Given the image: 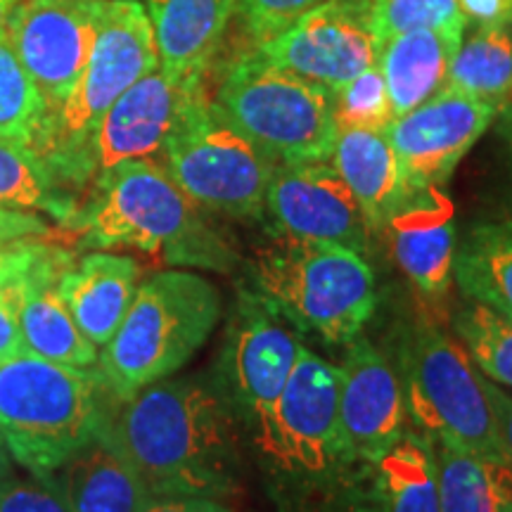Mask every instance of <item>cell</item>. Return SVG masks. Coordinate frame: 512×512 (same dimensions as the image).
Listing matches in <instances>:
<instances>
[{
	"label": "cell",
	"mask_w": 512,
	"mask_h": 512,
	"mask_svg": "<svg viewBox=\"0 0 512 512\" xmlns=\"http://www.w3.org/2000/svg\"><path fill=\"white\" fill-rule=\"evenodd\" d=\"M339 380V430L347 460L375 465L406 434V401L396 366L370 342L347 344Z\"/></svg>",
	"instance_id": "cell-17"
},
{
	"label": "cell",
	"mask_w": 512,
	"mask_h": 512,
	"mask_svg": "<svg viewBox=\"0 0 512 512\" xmlns=\"http://www.w3.org/2000/svg\"><path fill=\"white\" fill-rule=\"evenodd\" d=\"M491 512H512V467H496L494 510Z\"/></svg>",
	"instance_id": "cell-42"
},
{
	"label": "cell",
	"mask_w": 512,
	"mask_h": 512,
	"mask_svg": "<svg viewBox=\"0 0 512 512\" xmlns=\"http://www.w3.org/2000/svg\"><path fill=\"white\" fill-rule=\"evenodd\" d=\"M100 10L102 0H17L5 19L0 36L46 102V119L67 100L86 67Z\"/></svg>",
	"instance_id": "cell-13"
},
{
	"label": "cell",
	"mask_w": 512,
	"mask_h": 512,
	"mask_svg": "<svg viewBox=\"0 0 512 512\" xmlns=\"http://www.w3.org/2000/svg\"><path fill=\"white\" fill-rule=\"evenodd\" d=\"M95 249L138 247L176 266L226 273L235 254L204 223L200 207L155 159H133L105 171L72 219Z\"/></svg>",
	"instance_id": "cell-2"
},
{
	"label": "cell",
	"mask_w": 512,
	"mask_h": 512,
	"mask_svg": "<svg viewBox=\"0 0 512 512\" xmlns=\"http://www.w3.org/2000/svg\"><path fill=\"white\" fill-rule=\"evenodd\" d=\"M157 67L155 34L143 3L102 0L98 34L86 67L67 100L46 119L34 143V152L43 159L55 185L105 112Z\"/></svg>",
	"instance_id": "cell-9"
},
{
	"label": "cell",
	"mask_w": 512,
	"mask_h": 512,
	"mask_svg": "<svg viewBox=\"0 0 512 512\" xmlns=\"http://www.w3.org/2000/svg\"><path fill=\"white\" fill-rule=\"evenodd\" d=\"M482 387H484L486 399H489L491 411H494L498 434H501L503 451L512 465V394L505 392L501 384L486 380L484 375H482Z\"/></svg>",
	"instance_id": "cell-40"
},
{
	"label": "cell",
	"mask_w": 512,
	"mask_h": 512,
	"mask_svg": "<svg viewBox=\"0 0 512 512\" xmlns=\"http://www.w3.org/2000/svg\"><path fill=\"white\" fill-rule=\"evenodd\" d=\"M337 128H377L387 131L394 121L387 83L380 67L373 64L332 93Z\"/></svg>",
	"instance_id": "cell-33"
},
{
	"label": "cell",
	"mask_w": 512,
	"mask_h": 512,
	"mask_svg": "<svg viewBox=\"0 0 512 512\" xmlns=\"http://www.w3.org/2000/svg\"><path fill=\"white\" fill-rule=\"evenodd\" d=\"M342 370L302 347L278 401L252 434L275 467L294 475H320L344 458L339 430Z\"/></svg>",
	"instance_id": "cell-10"
},
{
	"label": "cell",
	"mask_w": 512,
	"mask_h": 512,
	"mask_svg": "<svg viewBox=\"0 0 512 512\" xmlns=\"http://www.w3.org/2000/svg\"><path fill=\"white\" fill-rule=\"evenodd\" d=\"M396 361L406 413L427 437L475 453L491 465L512 467L484 394L482 373L463 347L422 318L403 332Z\"/></svg>",
	"instance_id": "cell-7"
},
{
	"label": "cell",
	"mask_w": 512,
	"mask_h": 512,
	"mask_svg": "<svg viewBox=\"0 0 512 512\" xmlns=\"http://www.w3.org/2000/svg\"><path fill=\"white\" fill-rule=\"evenodd\" d=\"M19 283L0 292V363L24 354L22 323H19Z\"/></svg>",
	"instance_id": "cell-37"
},
{
	"label": "cell",
	"mask_w": 512,
	"mask_h": 512,
	"mask_svg": "<svg viewBox=\"0 0 512 512\" xmlns=\"http://www.w3.org/2000/svg\"><path fill=\"white\" fill-rule=\"evenodd\" d=\"M48 479L72 512H145L155 501L136 467L105 434L79 448Z\"/></svg>",
	"instance_id": "cell-21"
},
{
	"label": "cell",
	"mask_w": 512,
	"mask_h": 512,
	"mask_svg": "<svg viewBox=\"0 0 512 512\" xmlns=\"http://www.w3.org/2000/svg\"><path fill=\"white\" fill-rule=\"evenodd\" d=\"M0 512H72L48 477L0 479Z\"/></svg>",
	"instance_id": "cell-35"
},
{
	"label": "cell",
	"mask_w": 512,
	"mask_h": 512,
	"mask_svg": "<svg viewBox=\"0 0 512 512\" xmlns=\"http://www.w3.org/2000/svg\"><path fill=\"white\" fill-rule=\"evenodd\" d=\"M0 207L46 209L67 221L76 211L34 147L8 138H0Z\"/></svg>",
	"instance_id": "cell-28"
},
{
	"label": "cell",
	"mask_w": 512,
	"mask_h": 512,
	"mask_svg": "<svg viewBox=\"0 0 512 512\" xmlns=\"http://www.w3.org/2000/svg\"><path fill=\"white\" fill-rule=\"evenodd\" d=\"M48 249V245L31 240H17L0 247V292L19 283L46 256Z\"/></svg>",
	"instance_id": "cell-36"
},
{
	"label": "cell",
	"mask_w": 512,
	"mask_h": 512,
	"mask_svg": "<svg viewBox=\"0 0 512 512\" xmlns=\"http://www.w3.org/2000/svg\"><path fill=\"white\" fill-rule=\"evenodd\" d=\"M266 216L278 235L335 242L358 254L370 247L373 235L356 197L328 162L275 166L266 192Z\"/></svg>",
	"instance_id": "cell-16"
},
{
	"label": "cell",
	"mask_w": 512,
	"mask_h": 512,
	"mask_svg": "<svg viewBox=\"0 0 512 512\" xmlns=\"http://www.w3.org/2000/svg\"><path fill=\"white\" fill-rule=\"evenodd\" d=\"M140 266L131 256L93 252L60 278L62 302L95 347H105L119 330L138 290Z\"/></svg>",
	"instance_id": "cell-22"
},
{
	"label": "cell",
	"mask_w": 512,
	"mask_h": 512,
	"mask_svg": "<svg viewBox=\"0 0 512 512\" xmlns=\"http://www.w3.org/2000/svg\"><path fill=\"white\" fill-rule=\"evenodd\" d=\"M211 105L275 164L328 162L337 143L332 91L254 53L228 64Z\"/></svg>",
	"instance_id": "cell-6"
},
{
	"label": "cell",
	"mask_w": 512,
	"mask_h": 512,
	"mask_svg": "<svg viewBox=\"0 0 512 512\" xmlns=\"http://www.w3.org/2000/svg\"><path fill=\"white\" fill-rule=\"evenodd\" d=\"M46 233L48 226L43 223L41 216L29 214V211H22L19 207H0V247Z\"/></svg>",
	"instance_id": "cell-39"
},
{
	"label": "cell",
	"mask_w": 512,
	"mask_h": 512,
	"mask_svg": "<svg viewBox=\"0 0 512 512\" xmlns=\"http://www.w3.org/2000/svg\"><path fill=\"white\" fill-rule=\"evenodd\" d=\"M100 373L69 368L36 354L0 363V437L12 460L34 477H48L110 420Z\"/></svg>",
	"instance_id": "cell-3"
},
{
	"label": "cell",
	"mask_w": 512,
	"mask_h": 512,
	"mask_svg": "<svg viewBox=\"0 0 512 512\" xmlns=\"http://www.w3.org/2000/svg\"><path fill=\"white\" fill-rule=\"evenodd\" d=\"M394 261L425 297H444L453 283L458 230L444 188L413 190L380 230Z\"/></svg>",
	"instance_id": "cell-18"
},
{
	"label": "cell",
	"mask_w": 512,
	"mask_h": 512,
	"mask_svg": "<svg viewBox=\"0 0 512 512\" xmlns=\"http://www.w3.org/2000/svg\"><path fill=\"white\" fill-rule=\"evenodd\" d=\"M380 50L363 0H325L254 53L335 93L377 64Z\"/></svg>",
	"instance_id": "cell-14"
},
{
	"label": "cell",
	"mask_w": 512,
	"mask_h": 512,
	"mask_svg": "<svg viewBox=\"0 0 512 512\" xmlns=\"http://www.w3.org/2000/svg\"><path fill=\"white\" fill-rule=\"evenodd\" d=\"M145 512H233L207 496H166L155 498Z\"/></svg>",
	"instance_id": "cell-41"
},
{
	"label": "cell",
	"mask_w": 512,
	"mask_h": 512,
	"mask_svg": "<svg viewBox=\"0 0 512 512\" xmlns=\"http://www.w3.org/2000/svg\"><path fill=\"white\" fill-rule=\"evenodd\" d=\"M46 114V102L34 81L24 72L10 43L0 36V138L34 147Z\"/></svg>",
	"instance_id": "cell-31"
},
{
	"label": "cell",
	"mask_w": 512,
	"mask_h": 512,
	"mask_svg": "<svg viewBox=\"0 0 512 512\" xmlns=\"http://www.w3.org/2000/svg\"><path fill=\"white\" fill-rule=\"evenodd\" d=\"M373 467L380 512H441L434 441L425 432L403 434Z\"/></svg>",
	"instance_id": "cell-26"
},
{
	"label": "cell",
	"mask_w": 512,
	"mask_h": 512,
	"mask_svg": "<svg viewBox=\"0 0 512 512\" xmlns=\"http://www.w3.org/2000/svg\"><path fill=\"white\" fill-rule=\"evenodd\" d=\"M451 325L472 366L486 380L512 389V320L467 299L453 313Z\"/></svg>",
	"instance_id": "cell-29"
},
{
	"label": "cell",
	"mask_w": 512,
	"mask_h": 512,
	"mask_svg": "<svg viewBox=\"0 0 512 512\" xmlns=\"http://www.w3.org/2000/svg\"><path fill=\"white\" fill-rule=\"evenodd\" d=\"M363 8L380 46L406 31L463 22L456 0H363Z\"/></svg>",
	"instance_id": "cell-32"
},
{
	"label": "cell",
	"mask_w": 512,
	"mask_h": 512,
	"mask_svg": "<svg viewBox=\"0 0 512 512\" xmlns=\"http://www.w3.org/2000/svg\"><path fill=\"white\" fill-rule=\"evenodd\" d=\"M162 166L200 209L238 221L266 216L275 162L211 105L197 86L162 147Z\"/></svg>",
	"instance_id": "cell-8"
},
{
	"label": "cell",
	"mask_w": 512,
	"mask_h": 512,
	"mask_svg": "<svg viewBox=\"0 0 512 512\" xmlns=\"http://www.w3.org/2000/svg\"><path fill=\"white\" fill-rule=\"evenodd\" d=\"M330 162L356 197L373 233H380L389 216L411 195L387 131L339 128Z\"/></svg>",
	"instance_id": "cell-24"
},
{
	"label": "cell",
	"mask_w": 512,
	"mask_h": 512,
	"mask_svg": "<svg viewBox=\"0 0 512 512\" xmlns=\"http://www.w3.org/2000/svg\"><path fill=\"white\" fill-rule=\"evenodd\" d=\"M302 347L299 330L261 294L240 292L228 320L216 382L252 434L278 401Z\"/></svg>",
	"instance_id": "cell-11"
},
{
	"label": "cell",
	"mask_w": 512,
	"mask_h": 512,
	"mask_svg": "<svg viewBox=\"0 0 512 512\" xmlns=\"http://www.w3.org/2000/svg\"><path fill=\"white\" fill-rule=\"evenodd\" d=\"M12 475V463H10V451L5 446L3 437H0V479L10 477Z\"/></svg>",
	"instance_id": "cell-44"
},
{
	"label": "cell",
	"mask_w": 512,
	"mask_h": 512,
	"mask_svg": "<svg viewBox=\"0 0 512 512\" xmlns=\"http://www.w3.org/2000/svg\"><path fill=\"white\" fill-rule=\"evenodd\" d=\"M69 266V254L50 247L46 256L19 280V323L24 347L29 354L48 358L60 366L91 368L98 363V347L79 330L57 290Z\"/></svg>",
	"instance_id": "cell-19"
},
{
	"label": "cell",
	"mask_w": 512,
	"mask_h": 512,
	"mask_svg": "<svg viewBox=\"0 0 512 512\" xmlns=\"http://www.w3.org/2000/svg\"><path fill=\"white\" fill-rule=\"evenodd\" d=\"M320 3L325 0H235V17L256 48Z\"/></svg>",
	"instance_id": "cell-34"
},
{
	"label": "cell",
	"mask_w": 512,
	"mask_h": 512,
	"mask_svg": "<svg viewBox=\"0 0 512 512\" xmlns=\"http://www.w3.org/2000/svg\"><path fill=\"white\" fill-rule=\"evenodd\" d=\"M159 69L183 83L204 81L235 17V0H143Z\"/></svg>",
	"instance_id": "cell-20"
},
{
	"label": "cell",
	"mask_w": 512,
	"mask_h": 512,
	"mask_svg": "<svg viewBox=\"0 0 512 512\" xmlns=\"http://www.w3.org/2000/svg\"><path fill=\"white\" fill-rule=\"evenodd\" d=\"M465 29L512 27V0H456Z\"/></svg>",
	"instance_id": "cell-38"
},
{
	"label": "cell",
	"mask_w": 512,
	"mask_h": 512,
	"mask_svg": "<svg viewBox=\"0 0 512 512\" xmlns=\"http://www.w3.org/2000/svg\"><path fill=\"white\" fill-rule=\"evenodd\" d=\"M17 0H0V34H3V27H5V19H8L12 5H15Z\"/></svg>",
	"instance_id": "cell-45"
},
{
	"label": "cell",
	"mask_w": 512,
	"mask_h": 512,
	"mask_svg": "<svg viewBox=\"0 0 512 512\" xmlns=\"http://www.w3.org/2000/svg\"><path fill=\"white\" fill-rule=\"evenodd\" d=\"M254 292L299 332L349 344L377 309L373 268L356 249L278 235L252 264Z\"/></svg>",
	"instance_id": "cell-4"
},
{
	"label": "cell",
	"mask_w": 512,
	"mask_h": 512,
	"mask_svg": "<svg viewBox=\"0 0 512 512\" xmlns=\"http://www.w3.org/2000/svg\"><path fill=\"white\" fill-rule=\"evenodd\" d=\"M453 280L465 299L512 320V216L465 230L456 247Z\"/></svg>",
	"instance_id": "cell-25"
},
{
	"label": "cell",
	"mask_w": 512,
	"mask_h": 512,
	"mask_svg": "<svg viewBox=\"0 0 512 512\" xmlns=\"http://www.w3.org/2000/svg\"><path fill=\"white\" fill-rule=\"evenodd\" d=\"M238 422L216 377L192 375L138 389L102 434L155 498H219L238 484Z\"/></svg>",
	"instance_id": "cell-1"
},
{
	"label": "cell",
	"mask_w": 512,
	"mask_h": 512,
	"mask_svg": "<svg viewBox=\"0 0 512 512\" xmlns=\"http://www.w3.org/2000/svg\"><path fill=\"white\" fill-rule=\"evenodd\" d=\"M202 83L176 81L159 67L133 83L105 112L72 162L64 166L57 178L62 195L72 202L67 190L93 185L105 171L124 162L159 155L169 133L174 131L185 102Z\"/></svg>",
	"instance_id": "cell-12"
},
{
	"label": "cell",
	"mask_w": 512,
	"mask_h": 512,
	"mask_svg": "<svg viewBox=\"0 0 512 512\" xmlns=\"http://www.w3.org/2000/svg\"><path fill=\"white\" fill-rule=\"evenodd\" d=\"M434 441V439H432ZM437 494L441 512L494 510L496 467L463 448L434 441Z\"/></svg>",
	"instance_id": "cell-30"
},
{
	"label": "cell",
	"mask_w": 512,
	"mask_h": 512,
	"mask_svg": "<svg viewBox=\"0 0 512 512\" xmlns=\"http://www.w3.org/2000/svg\"><path fill=\"white\" fill-rule=\"evenodd\" d=\"M221 318V294L202 275L162 271L138 285L105 344L100 375L117 401L166 380L204 347Z\"/></svg>",
	"instance_id": "cell-5"
},
{
	"label": "cell",
	"mask_w": 512,
	"mask_h": 512,
	"mask_svg": "<svg viewBox=\"0 0 512 512\" xmlns=\"http://www.w3.org/2000/svg\"><path fill=\"white\" fill-rule=\"evenodd\" d=\"M498 107L456 91H439L432 100L396 117L387 138L399 159L408 190L444 188L456 166L496 121Z\"/></svg>",
	"instance_id": "cell-15"
},
{
	"label": "cell",
	"mask_w": 512,
	"mask_h": 512,
	"mask_svg": "<svg viewBox=\"0 0 512 512\" xmlns=\"http://www.w3.org/2000/svg\"><path fill=\"white\" fill-rule=\"evenodd\" d=\"M496 133L503 143L505 162H508V171L512 176V100L496 114Z\"/></svg>",
	"instance_id": "cell-43"
},
{
	"label": "cell",
	"mask_w": 512,
	"mask_h": 512,
	"mask_svg": "<svg viewBox=\"0 0 512 512\" xmlns=\"http://www.w3.org/2000/svg\"><path fill=\"white\" fill-rule=\"evenodd\" d=\"M465 38V24L415 29L389 38L377 57L387 83L394 119L444 91L453 55Z\"/></svg>",
	"instance_id": "cell-23"
},
{
	"label": "cell",
	"mask_w": 512,
	"mask_h": 512,
	"mask_svg": "<svg viewBox=\"0 0 512 512\" xmlns=\"http://www.w3.org/2000/svg\"><path fill=\"white\" fill-rule=\"evenodd\" d=\"M501 110L512 100V27L477 29L453 55L446 86Z\"/></svg>",
	"instance_id": "cell-27"
}]
</instances>
